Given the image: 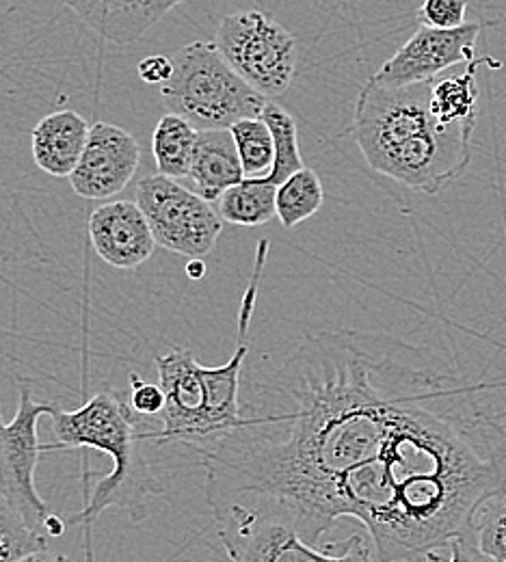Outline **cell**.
Returning a JSON list of instances; mask_svg holds the SVG:
<instances>
[{"instance_id": "cell-1", "label": "cell", "mask_w": 506, "mask_h": 562, "mask_svg": "<svg viewBox=\"0 0 506 562\" xmlns=\"http://www.w3.org/2000/svg\"><path fill=\"white\" fill-rule=\"evenodd\" d=\"M492 387L390 336L310 334L243 381L238 426L195 452L215 524H273L318 548L351 517L376 562H446L506 487V426L481 403Z\"/></svg>"}, {"instance_id": "cell-2", "label": "cell", "mask_w": 506, "mask_h": 562, "mask_svg": "<svg viewBox=\"0 0 506 562\" xmlns=\"http://www.w3.org/2000/svg\"><path fill=\"white\" fill-rule=\"evenodd\" d=\"M267 256L269 240H260L254 271L238 310L236 349L225 363L204 368L187 349H171L154 359L158 368V385L165 394V409L158 416L160 428L149 430L147 439L158 446L182 443L198 452L238 426L243 372L249 355V327L258 303Z\"/></svg>"}, {"instance_id": "cell-3", "label": "cell", "mask_w": 506, "mask_h": 562, "mask_svg": "<svg viewBox=\"0 0 506 562\" xmlns=\"http://www.w3.org/2000/svg\"><path fill=\"white\" fill-rule=\"evenodd\" d=\"M50 418L57 443L42 446V452L91 448L113 461V470L95 485L85 508L68 519V526L89 524L106 508H120L142 524L149 515V499L165 493L145 457L149 430H142L144 418L135 416L128 401L113 390H100L74 412L59 407Z\"/></svg>"}, {"instance_id": "cell-4", "label": "cell", "mask_w": 506, "mask_h": 562, "mask_svg": "<svg viewBox=\"0 0 506 562\" xmlns=\"http://www.w3.org/2000/svg\"><path fill=\"white\" fill-rule=\"evenodd\" d=\"M171 61V78L158 87L167 113L200 133L229 131L243 120L262 117L269 100L234 71L215 42L187 44Z\"/></svg>"}, {"instance_id": "cell-5", "label": "cell", "mask_w": 506, "mask_h": 562, "mask_svg": "<svg viewBox=\"0 0 506 562\" xmlns=\"http://www.w3.org/2000/svg\"><path fill=\"white\" fill-rule=\"evenodd\" d=\"M215 46L234 71L267 100L284 95L296 76V42L260 9L225 15L218 22Z\"/></svg>"}, {"instance_id": "cell-6", "label": "cell", "mask_w": 506, "mask_h": 562, "mask_svg": "<svg viewBox=\"0 0 506 562\" xmlns=\"http://www.w3.org/2000/svg\"><path fill=\"white\" fill-rule=\"evenodd\" d=\"M15 383L20 394L15 418L4 422L0 412V493L35 532L46 535V524L55 513L35 485L37 463L42 459L37 426L40 418L53 416L59 405L37 401L29 379L18 376Z\"/></svg>"}, {"instance_id": "cell-7", "label": "cell", "mask_w": 506, "mask_h": 562, "mask_svg": "<svg viewBox=\"0 0 506 562\" xmlns=\"http://www.w3.org/2000/svg\"><path fill=\"white\" fill-rule=\"evenodd\" d=\"M137 204L156 245L178 256L206 258L217 245L223 218L195 191L167 176H145L137 184Z\"/></svg>"}, {"instance_id": "cell-8", "label": "cell", "mask_w": 506, "mask_h": 562, "mask_svg": "<svg viewBox=\"0 0 506 562\" xmlns=\"http://www.w3.org/2000/svg\"><path fill=\"white\" fill-rule=\"evenodd\" d=\"M215 526L232 562H376L362 535L316 548L289 528L273 524L225 521Z\"/></svg>"}, {"instance_id": "cell-9", "label": "cell", "mask_w": 506, "mask_h": 562, "mask_svg": "<svg viewBox=\"0 0 506 562\" xmlns=\"http://www.w3.org/2000/svg\"><path fill=\"white\" fill-rule=\"evenodd\" d=\"M483 24H463L459 29L420 26L379 70L372 82L381 87H409L434 82L441 74L474 61L476 42Z\"/></svg>"}, {"instance_id": "cell-10", "label": "cell", "mask_w": 506, "mask_h": 562, "mask_svg": "<svg viewBox=\"0 0 506 562\" xmlns=\"http://www.w3.org/2000/svg\"><path fill=\"white\" fill-rule=\"evenodd\" d=\"M139 165V140L115 124L98 122L89 131L82 158L70 176V187L82 200H111L133 182Z\"/></svg>"}, {"instance_id": "cell-11", "label": "cell", "mask_w": 506, "mask_h": 562, "mask_svg": "<svg viewBox=\"0 0 506 562\" xmlns=\"http://www.w3.org/2000/svg\"><path fill=\"white\" fill-rule=\"evenodd\" d=\"M89 240L109 267L135 271L154 256L156 240L137 202H104L89 216Z\"/></svg>"}, {"instance_id": "cell-12", "label": "cell", "mask_w": 506, "mask_h": 562, "mask_svg": "<svg viewBox=\"0 0 506 562\" xmlns=\"http://www.w3.org/2000/svg\"><path fill=\"white\" fill-rule=\"evenodd\" d=\"M100 40L131 46L187 0H59Z\"/></svg>"}, {"instance_id": "cell-13", "label": "cell", "mask_w": 506, "mask_h": 562, "mask_svg": "<svg viewBox=\"0 0 506 562\" xmlns=\"http://www.w3.org/2000/svg\"><path fill=\"white\" fill-rule=\"evenodd\" d=\"M89 131L91 126L76 111L64 109L48 113L31 133V154L35 165L53 178L70 180L82 158Z\"/></svg>"}, {"instance_id": "cell-14", "label": "cell", "mask_w": 506, "mask_h": 562, "mask_svg": "<svg viewBox=\"0 0 506 562\" xmlns=\"http://www.w3.org/2000/svg\"><path fill=\"white\" fill-rule=\"evenodd\" d=\"M189 180L193 191L211 204L218 202L225 191L245 180L238 149L229 131L200 133Z\"/></svg>"}, {"instance_id": "cell-15", "label": "cell", "mask_w": 506, "mask_h": 562, "mask_svg": "<svg viewBox=\"0 0 506 562\" xmlns=\"http://www.w3.org/2000/svg\"><path fill=\"white\" fill-rule=\"evenodd\" d=\"M492 59H474L461 74H441L431 82V113L439 126H474L479 117L476 70Z\"/></svg>"}, {"instance_id": "cell-16", "label": "cell", "mask_w": 506, "mask_h": 562, "mask_svg": "<svg viewBox=\"0 0 506 562\" xmlns=\"http://www.w3.org/2000/svg\"><path fill=\"white\" fill-rule=\"evenodd\" d=\"M200 131L187 120L167 113L154 128L151 156L160 176L182 180L191 176Z\"/></svg>"}, {"instance_id": "cell-17", "label": "cell", "mask_w": 506, "mask_h": 562, "mask_svg": "<svg viewBox=\"0 0 506 562\" xmlns=\"http://www.w3.org/2000/svg\"><path fill=\"white\" fill-rule=\"evenodd\" d=\"M278 187L262 178H245L240 184L225 191L217 202L218 216L229 225L258 227L273 221Z\"/></svg>"}, {"instance_id": "cell-18", "label": "cell", "mask_w": 506, "mask_h": 562, "mask_svg": "<svg viewBox=\"0 0 506 562\" xmlns=\"http://www.w3.org/2000/svg\"><path fill=\"white\" fill-rule=\"evenodd\" d=\"M325 204V189L314 169L303 167L290 176L284 184L278 187L276 195V214L280 223L292 229L303 221L312 218Z\"/></svg>"}, {"instance_id": "cell-19", "label": "cell", "mask_w": 506, "mask_h": 562, "mask_svg": "<svg viewBox=\"0 0 506 562\" xmlns=\"http://www.w3.org/2000/svg\"><path fill=\"white\" fill-rule=\"evenodd\" d=\"M262 120L271 128V135L276 140V162H273L271 173L265 176L262 180L267 184L280 187L289 180L290 176H294L296 171H301L305 167L303 158H301V149H299V131H296L292 115L276 100L267 102V106L262 111Z\"/></svg>"}, {"instance_id": "cell-20", "label": "cell", "mask_w": 506, "mask_h": 562, "mask_svg": "<svg viewBox=\"0 0 506 562\" xmlns=\"http://www.w3.org/2000/svg\"><path fill=\"white\" fill-rule=\"evenodd\" d=\"M229 133L236 143L245 178L254 180L269 176L276 162V140L267 122L262 117L243 120L234 124Z\"/></svg>"}, {"instance_id": "cell-21", "label": "cell", "mask_w": 506, "mask_h": 562, "mask_svg": "<svg viewBox=\"0 0 506 562\" xmlns=\"http://www.w3.org/2000/svg\"><path fill=\"white\" fill-rule=\"evenodd\" d=\"M468 524L479 550L492 562H506V487L481 499Z\"/></svg>"}, {"instance_id": "cell-22", "label": "cell", "mask_w": 506, "mask_h": 562, "mask_svg": "<svg viewBox=\"0 0 506 562\" xmlns=\"http://www.w3.org/2000/svg\"><path fill=\"white\" fill-rule=\"evenodd\" d=\"M48 550V537L35 532L0 493V562H20Z\"/></svg>"}, {"instance_id": "cell-23", "label": "cell", "mask_w": 506, "mask_h": 562, "mask_svg": "<svg viewBox=\"0 0 506 562\" xmlns=\"http://www.w3.org/2000/svg\"><path fill=\"white\" fill-rule=\"evenodd\" d=\"M470 0H425L418 20L431 29H459L465 24Z\"/></svg>"}, {"instance_id": "cell-24", "label": "cell", "mask_w": 506, "mask_h": 562, "mask_svg": "<svg viewBox=\"0 0 506 562\" xmlns=\"http://www.w3.org/2000/svg\"><path fill=\"white\" fill-rule=\"evenodd\" d=\"M128 381H131L128 405H131L133 414L139 418H158L165 409V394H162L160 385L145 381L144 376H139L135 372H131Z\"/></svg>"}, {"instance_id": "cell-25", "label": "cell", "mask_w": 506, "mask_h": 562, "mask_svg": "<svg viewBox=\"0 0 506 562\" xmlns=\"http://www.w3.org/2000/svg\"><path fill=\"white\" fill-rule=\"evenodd\" d=\"M448 550H450V559L446 562H492L479 550L474 535L470 530V524L450 541Z\"/></svg>"}, {"instance_id": "cell-26", "label": "cell", "mask_w": 506, "mask_h": 562, "mask_svg": "<svg viewBox=\"0 0 506 562\" xmlns=\"http://www.w3.org/2000/svg\"><path fill=\"white\" fill-rule=\"evenodd\" d=\"M137 71H139V78L144 80L145 85H158L160 87L171 78L173 61L165 55H149L139 64Z\"/></svg>"}, {"instance_id": "cell-27", "label": "cell", "mask_w": 506, "mask_h": 562, "mask_svg": "<svg viewBox=\"0 0 506 562\" xmlns=\"http://www.w3.org/2000/svg\"><path fill=\"white\" fill-rule=\"evenodd\" d=\"M187 278L189 280H204L206 278V265H204V258H191L187 262Z\"/></svg>"}, {"instance_id": "cell-28", "label": "cell", "mask_w": 506, "mask_h": 562, "mask_svg": "<svg viewBox=\"0 0 506 562\" xmlns=\"http://www.w3.org/2000/svg\"><path fill=\"white\" fill-rule=\"evenodd\" d=\"M20 562H72L68 557L64 554H57V552H50V550H42V552H35L31 557H26L24 561Z\"/></svg>"}]
</instances>
